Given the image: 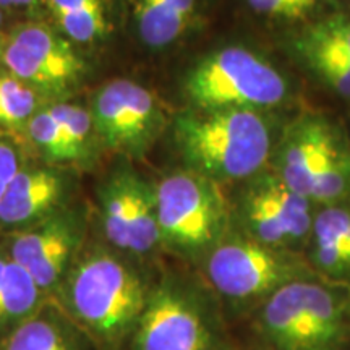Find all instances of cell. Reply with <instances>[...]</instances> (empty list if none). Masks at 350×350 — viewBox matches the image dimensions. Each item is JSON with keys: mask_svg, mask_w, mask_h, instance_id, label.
Here are the masks:
<instances>
[{"mask_svg": "<svg viewBox=\"0 0 350 350\" xmlns=\"http://www.w3.org/2000/svg\"><path fill=\"white\" fill-rule=\"evenodd\" d=\"M152 271L91 234L52 300L96 350H129L154 287Z\"/></svg>", "mask_w": 350, "mask_h": 350, "instance_id": "6da1fadb", "label": "cell"}, {"mask_svg": "<svg viewBox=\"0 0 350 350\" xmlns=\"http://www.w3.org/2000/svg\"><path fill=\"white\" fill-rule=\"evenodd\" d=\"M282 129L273 112L190 107L174 119L172 143L182 167L227 185L269 167Z\"/></svg>", "mask_w": 350, "mask_h": 350, "instance_id": "7a4b0ae2", "label": "cell"}, {"mask_svg": "<svg viewBox=\"0 0 350 350\" xmlns=\"http://www.w3.org/2000/svg\"><path fill=\"white\" fill-rule=\"evenodd\" d=\"M269 167L317 206L350 201V138L325 112L305 111L284 124Z\"/></svg>", "mask_w": 350, "mask_h": 350, "instance_id": "3957f363", "label": "cell"}, {"mask_svg": "<svg viewBox=\"0 0 350 350\" xmlns=\"http://www.w3.org/2000/svg\"><path fill=\"white\" fill-rule=\"evenodd\" d=\"M156 193L164 255L196 268L232 229L224 185L180 167L156 182Z\"/></svg>", "mask_w": 350, "mask_h": 350, "instance_id": "277c9868", "label": "cell"}, {"mask_svg": "<svg viewBox=\"0 0 350 350\" xmlns=\"http://www.w3.org/2000/svg\"><path fill=\"white\" fill-rule=\"evenodd\" d=\"M183 90L195 109H253L274 112L295 98L291 77L261 52L230 44L200 59Z\"/></svg>", "mask_w": 350, "mask_h": 350, "instance_id": "5b68a950", "label": "cell"}, {"mask_svg": "<svg viewBox=\"0 0 350 350\" xmlns=\"http://www.w3.org/2000/svg\"><path fill=\"white\" fill-rule=\"evenodd\" d=\"M221 339L211 288L180 269H163L129 350H211Z\"/></svg>", "mask_w": 350, "mask_h": 350, "instance_id": "8992f818", "label": "cell"}, {"mask_svg": "<svg viewBox=\"0 0 350 350\" xmlns=\"http://www.w3.org/2000/svg\"><path fill=\"white\" fill-rule=\"evenodd\" d=\"M195 269L214 295L242 308H258L294 281L319 279L301 253L262 245L234 227Z\"/></svg>", "mask_w": 350, "mask_h": 350, "instance_id": "52a82bcc", "label": "cell"}, {"mask_svg": "<svg viewBox=\"0 0 350 350\" xmlns=\"http://www.w3.org/2000/svg\"><path fill=\"white\" fill-rule=\"evenodd\" d=\"M349 306L319 279L294 281L256 308L255 329L273 350H340L349 339Z\"/></svg>", "mask_w": 350, "mask_h": 350, "instance_id": "ba28073f", "label": "cell"}, {"mask_svg": "<svg viewBox=\"0 0 350 350\" xmlns=\"http://www.w3.org/2000/svg\"><path fill=\"white\" fill-rule=\"evenodd\" d=\"M94 235L122 255L156 268L164 256L157 222L156 182L122 156L96 193Z\"/></svg>", "mask_w": 350, "mask_h": 350, "instance_id": "9c48e42d", "label": "cell"}, {"mask_svg": "<svg viewBox=\"0 0 350 350\" xmlns=\"http://www.w3.org/2000/svg\"><path fill=\"white\" fill-rule=\"evenodd\" d=\"M232 206V227L268 247L304 253L317 204L268 167L240 183Z\"/></svg>", "mask_w": 350, "mask_h": 350, "instance_id": "30bf717a", "label": "cell"}, {"mask_svg": "<svg viewBox=\"0 0 350 350\" xmlns=\"http://www.w3.org/2000/svg\"><path fill=\"white\" fill-rule=\"evenodd\" d=\"M91 234L88 209L70 203L36 224L2 235L0 247L52 300Z\"/></svg>", "mask_w": 350, "mask_h": 350, "instance_id": "8fae6325", "label": "cell"}, {"mask_svg": "<svg viewBox=\"0 0 350 350\" xmlns=\"http://www.w3.org/2000/svg\"><path fill=\"white\" fill-rule=\"evenodd\" d=\"M0 67L42 98L70 93L86 73L73 41L36 21L15 26L0 36Z\"/></svg>", "mask_w": 350, "mask_h": 350, "instance_id": "7c38bea8", "label": "cell"}, {"mask_svg": "<svg viewBox=\"0 0 350 350\" xmlns=\"http://www.w3.org/2000/svg\"><path fill=\"white\" fill-rule=\"evenodd\" d=\"M104 150L139 159L164 129V112L150 90L130 80L107 81L90 107Z\"/></svg>", "mask_w": 350, "mask_h": 350, "instance_id": "4fadbf2b", "label": "cell"}, {"mask_svg": "<svg viewBox=\"0 0 350 350\" xmlns=\"http://www.w3.org/2000/svg\"><path fill=\"white\" fill-rule=\"evenodd\" d=\"M21 133L41 163L64 169H90L104 150L90 109L77 104L41 107Z\"/></svg>", "mask_w": 350, "mask_h": 350, "instance_id": "5bb4252c", "label": "cell"}, {"mask_svg": "<svg viewBox=\"0 0 350 350\" xmlns=\"http://www.w3.org/2000/svg\"><path fill=\"white\" fill-rule=\"evenodd\" d=\"M287 51L319 86L350 103V8L287 34Z\"/></svg>", "mask_w": 350, "mask_h": 350, "instance_id": "9a60e30c", "label": "cell"}, {"mask_svg": "<svg viewBox=\"0 0 350 350\" xmlns=\"http://www.w3.org/2000/svg\"><path fill=\"white\" fill-rule=\"evenodd\" d=\"M70 170L26 159L0 200V237L26 229L68 206L73 190Z\"/></svg>", "mask_w": 350, "mask_h": 350, "instance_id": "2e32d148", "label": "cell"}, {"mask_svg": "<svg viewBox=\"0 0 350 350\" xmlns=\"http://www.w3.org/2000/svg\"><path fill=\"white\" fill-rule=\"evenodd\" d=\"M305 252L319 279L350 287V203L317 208Z\"/></svg>", "mask_w": 350, "mask_h": 350, "instance_id": "e0dca14e", "label": "cell"}, {"mask_svg": "<svg viewBox=\"0 0 350 350\" xmlns=\"http://www.w3.org/2000/svg\"><path fill=\"white\" fill-rule=\"evenodd\" d=\"M0 350H96L85 332L49 300L3 339Z\"/></svg>", "mask_w": 350, "mask_h": 350, "instance_id": "ac0fdd59", "label": "cell"}, {"mask_svg": "<svg viewBox=\"0 0 350 350\" xmlns=\"http://www.w3.org/2000/svg\"><path fill=\"white\" fill-rule=\"evenodd\" d=\"M49 300L28 271L0 247V339L36 314Z\"/></svg>", "mask_w": 350, "mask_h": 350, "instance_id": "d6986e66", "label": "cell"}, {"mask_svg": "<svg viewBox=\"0 0 350 350\" xmlns=\"http://www.w3.org/2000/svg\"><path fill=\"white\" fill-rule=\"evenodd\" d=\"M198 0H135V23L139 39L152 49L177 41L193 21Z\"/></svg>", "mask_w": 350, "mask_h": 350, "instance_id": "ffe728a7", "label": "cell"}, {"mask_svg": "<svg viewBox=\"0 0 350 350\" xmlns=\"http://www.w3.org/2000/svg\"><path fill=\"white\" fill-rule=\"evenodd\" d=\"M57 28L75 44L106 38L109 21L103 0H44Z\"/></svg>", "mask_w": 350, "mask_h": 350, "instance_id": "44dd1931", "label": "cell"}, {"mask_svg": "<svg viewBox=\"0 0 350 350\" xmlns=\"http://www.w3.org/2000/svg\"><path fill=\"white\" fill-rule=\"evenodd\" d=\"M248 10L266 23L284 28L287 34L350 8V0H245Z\"/></svg>", "mask_w": 350, "mask_h": 350, "instance_id": "7402d4cb", "label": "cell"}, {"mask_svg": "<svg viewBox=\"0 0 350 350\" xmlns=\"http://www.w3.org/2000/svg\"><path fill=\"white\" fill-rule=\"evenodd\" d=\"M41 98L31 86L0 67V130L21 133L29 119L41 109Z\"/></svg>", "mask_w": 350, "mask_h": 350, "instance_id": "603a6c76", "label": "cell"}, {"mask_svg": "<svg viewBox=\"0 0 350 350\" xmlns=\"http://www.w3.org/2000/svg\"><path fill=\"white\" fill-rule=\"evenodd\" d=\"M25 163V151L21 150L18 142L8 135L0 133V200L5 193L8 183L13 180Z\"/></svg>", "mask_w": 350, "mask_h": 350, "instance_id": "cb8c5ba5", "label": "cell"}, {"mask_svg": "<svg viewBox=\"0 0 350 350\" xmlns=\"http://www.w3.org/2000/svg\"><path fill=\"white\" fill-rule=\"evenodd\" d=\"M36 0H0V8L3 12L12 10V8H25L31 7Z\"/></svg>", "mask_w": 350, "mask_h": 350, "instance_id": "d4e9b609", "label": "cell"}, {"mask_svg": "<svg viewBox=\"0 0 350 350\" xmlns=\"http://www.w3.org/2000/svg\"><path fill=\"white\" fill-rule=\"evenodd\" d=\"M211 350H237V349H235L234 345H232L230 342H227V340L221 339L216 345H214V347H213Z\"/></svg>", "mask_w": 350, "mask_h": 350, "instance_id": "484cf974", "label": "cell"}, {"mask_svg": "<svg viewBox=\"0 0 350 350\" xmlns=\"http://www.w3.org/2000/svg\"><path fill=\"white\" fill-rule=\"evenodd\" d=\"M345 300H347V306H349V312H350V287H347V294H345Z\"/></svg>", "mask_w": 350, "mask_h": 350, "instance_id": "4316f807", "label": "cell"}, {"mask_svg": "<svg viewBox=\"0 0 350 350\" xmlns=\"http://www.w3.org/2000/svg\"><path fill=\"white\" fill-rule=\"evenodd\" d=\"M2 23H3V10L0 8V26H2Z\"/></svg>", "mask_w": 350, "mask_h": 350, "instance_id": "83f0119b", "label": "cell"}]
</instances>
